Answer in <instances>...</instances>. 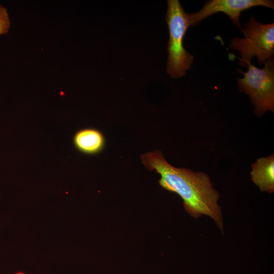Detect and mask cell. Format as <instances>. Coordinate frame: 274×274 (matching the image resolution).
Wrapping results in <instances>:
<instances>
[{
  "label": "cell",
  "instance_id": "1",
  "mask_svg": "<svg viewBox=\"0 0 274 274\" xmlns=\"http://www.w3.org/2000/svg\"><path fill=\"white\" fill-rule=\"evenodd\" d=\"M141 160L147 168L160 174L159 183L162 188L182 198L187 213L195 219L202 215L209 216L223 233L221 208L218 204L220 194L213 187L207 174L174 167L157 150L143 154Z\"/></svg>",
  "mask_w": 274,
  "mask_h": 274
},
{
  "label": "cell",
  "instance_id": "2",
  "mask_svg": "<svg viewBox=\"0 0 274 274\" xmlns=\"http://www.w3.org/2000/svg\"><path fill=\"white\" fill-rule=\"evenodd\" d=\"M165 16L169 30L166 72L171 77H183L193 62L194 57L184 47L183 40L190 27L186 13L178 0H168Z\"/></svg>",
  "mask_w": 274,
  "mask_h": 274
},
{
  "label": "cell",
  "instance_id": "3",
  "mask_svg": "<svg viewBox=\"0 0 274 274\" xmlns=\"http://www.w3.org/2000/svg\"><path fill=\"white\" fill-rule=\"evenodd\" d=\"M244 37L231 40L229 48L237 50L240 54L238 64L248 67L253 57H257L259 65L272 58L274 54V23L263 24L253 17L242 29Z\"/></svg>",
  "mask_w": 274,
  "mask_h": 274
},
{
  "label": "cell",
  "instance_id": "4",
  "mask_svg": "<svg viewBox=\"0 0 274 274\" xmlns=\"http://www.w3.org/2000/svg\"><path fill=\"white\" fill-rule=\"evenodd\" d=\"M259 68L251 63L244 77L237 79L239 90L247 93L255 106V113L260 116L267 111H274V60L264 63Z\"/></svg>",
  "mask_w": 274,
  "mask_h": 274
},
{
  "label": "cell",
  "instance_id": "5",
  "mask_svg": "<svg viewBox=\"0 0 274 274\" xmlns=\"http://www.w3.org/2000/svg\"><path fill=\"white\" fill-rule=\"evenodd\" d=\"M256 6L273 9L274 2L271 0H210L206 2L199 11L188 13V16L190 26H193L214 13L223 12L235 25L241 28L239 20L241 13Z\"/></svg>",
  "mask_w": 274,
  "mask_h": 274
},
{
  "label": "cell",
  "instance_id": "6",
  "mask_svg": "<svg viewBox=\"0 0 274 274\" xmlns=\"http://www.w3.org/2000/svg\"><path fill=\"white\" fill-rule=\"evenodd\" d=\"M251 180L261 191H274V155L258 158L251 165Z\"/></svg>",
  "mask_w": 274,
  "mask_h": 274
},
{
  "label": "cell",
  "instance_id": "7",
  "mask_svg": "<svg viewBox=\"0 0 274 274\" xmlns=\"http://www.w3.org/2000/svg\"><path fill=\"white\" fill-rule=\"evenodd\" d=\"M76 147L87 154L100 151L104 145V138L98 130L93 128L82 129L77 132L74 139Z\"/></svg>",
  "mask_w": 274,
  "mask_h": 274
},
{
  "label": "cell",
  "instance_id": "8",
  "mask_svg": "<svg viewBox=\"0 0 274 274\" xmlns=\"http://www.w3.org/2000/svg\"><path fill=\"white\" fill-rule=\"evenodd\" d=\"M10 25L11 22L7 10L0 5V35L8 33Z\"/></svg>",
  "mask_w": 274,
  "mask_h": 274
}]
</instances>
